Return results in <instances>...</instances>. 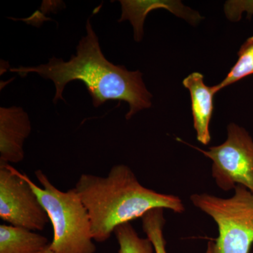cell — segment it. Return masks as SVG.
Instances as JSON below:
<instances>
[{
    "instance_id": "obj_1",
    "label": "cell",
    "mask_w": 253,
    "mask_h": 253,
    "mask_svg": "<svg viewBox=\"0 0 253 253\" xmlns=\"http://www.w3.org/2000/svg\"><path fill=\"white\" fill-rule=\"evenodd\" d=\"M86 35L77 46V54L68 61L53 57L46 64L33 67L11 68L10 71L26 77L36 73L51 80L56 87L54 103L63 99V91L70 82L81 81L86 85L92 99L93 106L99 107L109 100L124 101L129 105L126 119L141 110L151 106L152 95L146 89L140 71H129L124 66L113 64L105 58L99 39L86 21Z\"/></svg>"
},
{
    "instance_id": "obj_2",
    "label": "cell",
    "mask_w": 253,
    "mask_h": 253,
    "mask_svg": "<svg viewBox=\"0 0 253 253\" xmlns=\"http://www.w3.org/2000/svg\"><path fill=\"white\" fill-rule=\"evenodd\" d=\"M74 189L89 213L93 239L99 243L107 241L117 226L141 218L155 208L175 213L185 211L178 196L141 185L126 165L113 166L105 176L84 173Z\"/></svg>"
},
{
    "instance_id": "obj_3",
    "label": "cell",
    "mask_w": 253,
    "mask_h": 253,
    "mask_svg": "<svg viewBox=\"0 0 253 253\" xmlns=\"http://www.w3.org/2000/svg\"><path fill=\"white\" fill-rule=\"evenodd\" d=\"M41 186L26 174L39 198L54 230L50 248L55 253H95L90 218L74 188L63 191L51 182L41 169L35 172Z\"/></svg>"
},
{
    "instance_id": "obj_4",
    "label": "cell",
    "mask_w": 253,
    "mask_h": 253,
    "mask_svg": "<svg viewBox=\"0 0 253 253\" xmlns=\"http://www.w3.org/2000/svg\"><path fill=\"white\" fill-rule=\"evenodd\" d=\"M195 207L215 221L219 235L206 253H249L253 244V193L237 185L229 199L208 194L191 195Z\"/></svg>"
},
{
    "instance_id": "obj_5",
    "label": "cell",
    "mask_w": 253,
    "mask_h": 253,
    "mask_svg": "<svg viewBox=\"0 0 253 253\" xmlns=\"http://www.w3.org/2000/svg\"><path fill=\"white\" fill-rule=\"evenodd\" d=\"M223 144L198 149L212 161V176L218 187L229 191L242 185L253 193V140L241 126L231 123Z\"/></svg>"
},
{
    "instance_id": "obj_6",
    "label": "cell",
    "mask_w": 253,
    "mask_h": 253,
    "mask_svg": "<svg viewBox=\"0 0 253 253\" xmlns=\"http://www.w3.org/2000/svg\"><path fill=\"white\" fill-rule=\"evenodd\" d=\"M0 218L10 225L42 231L49 221L39 198L21 174L0 163Z\"/></svg>"
},
{
    "instance_id": "obj_7",
    "label": "cell",
    "mask_w": 253,
    "mask_h": 253,
    "mask_svg": "<svg viewBox=\"0 0 253 253\" xmlns=\"http://www.w3.org/2000/svg\"><path fill=\"white\" fill-rule=\"evenodd\" d=\"M31 129L28 114L21 108L0 109V163L9 164L23 161V144Z\"/></svg>"
},
{
    "instance_id": "obj_8",
    "label": "cell",
    "mask_w": 253,
    "mask_h": 253,
    "mask_svg": "<svg viewBox=\"0 0 253 253\" xmlns=\"http://www.w3.org/2000/svg\"><path fill=\"white\" fill-rule=\"evenodd\" d=\"M183 84L190 91L194 126L197 139L204 145L211 140L209 126L213 113V96L216 94L213 86L205 84L201 73H191L183 81Z\"/></svg>"
},
{
    "instance_id": "obj_9",
    "label": "cell",
    "mask_w": 253,
    "mask_h": 253,
    "mask_svg": "<svg viewBox=\"0 0 253 253\" xmlns=\"http://www.w3.org/2000/svg\"><path fill=\"white\" fill-rule=\"evenodd\" d=\"M122 6V16L119 21H130L134 28V39L139 42L144 36V23L146 15L153 9L165 8L173 14L190 22L199 21L198 13L186 8L180 1H120Z\"/></svg>"
},
{
    "instance_id": "obj_10",
    "label": "cell",
    "mask_w": 253,
    "mask_h": 253,
    "mask_svg": "<svg viewBox=\"0 0 253 253\" xmlns=\"http://www.w3.org/2000/svg\"><path fill=\"white\" fill-rule=\"evenodd\" d=\"M51 243L45 236L25 228L0 225V253H39Z\"/></svg>"
},
{
    "instance_id": "obj_11",
    "label": "cell",
    "mask_w": 253,
    "mask_h": 253,
    "mask_svg": "<svg viewBox=\"0 0 253 253\" xmlns=\"http://www.w3.org/2000/svg\"><path fill=\"white\" fill-rule=\"evenodd\" d=\"M239 59L226 77L217 85L213 86L216 93L223 88L253 74V36L249 38L240 49Z\"/></svg>"
},
{
    "instance_id": "obj_12",
    "label": "cell",
    "mask_w": 253,
    "mask_h": 253,
    "mask_svg": "<svg viewBox=\"0 0 253 253\" xmlns=\"http://www.w3.org/2000/svg\"><path fill=\"white\" fill-rule=\"evenodd\" d=\"M113 234L119 244L118 253H154V248L151 241L138 235L130 222L117 226Z\"/></svg>"
},
{
    "instance_id": "obj_13",
    "label": "cell",
    "mask_w": 253,
    "mask_h": 253,
    "mask_svg": "<svg viewBox=\"0 0 253 253\" xmlns=\"http://www.w3.org/2000/svg\"><path fill=\"white\" fill-rule=\"evenodd\" d=\"M142 228L145 234L154 246L156 253H168L166 241L163 235L166 224L163 208H155L141 217Z\"/></svg>"
},
{
    "instance_id": "obj_14",
    "label": "cell",
    "mask_w": 253,
    "mask_h": 253,
    "mask_svg": "<svg viewBox=\"0 0 253 253\" xmlns=\"http://www.w3.org/2000/svg\"><path fill=\"white\" fill-rule=\"evenodd\" d=\"M39 253H55L54 252V251H53V250L51 249V248H50V244H49V246H48L47 248H46L45 249L43 250L42 251H41V252Z\"/></svg>"
}]
</instances>
